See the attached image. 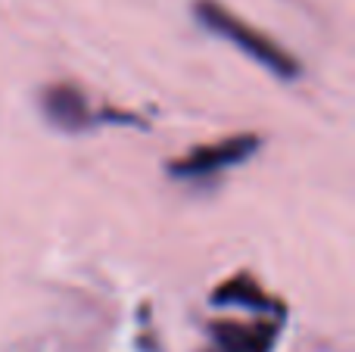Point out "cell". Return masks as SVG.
Here are the masks:
<instances>
[{
    "mask_svg": "<svg viewBox=\"0 0 355 352\" xmlns=\"http://www.w3.org/2000/svg\"><path fill=\"white\" fill-rule=\"evenodd\" d=\"M193 12L212 35L231 41L234 47H240L250 60H256L259 66H265L268 72L281 75V78H296V75H300V62H296L281 44H275L268 35L252 28V25L243 22L240 16L227 12L221 3H215V0H196Z\"/></svg>",
    "mask_w": 355,
    "mask_h": 352,
    "instance_id": "obj_1",
    "label": "cell"
},
{
    "mask_svg": "<svg viewBox=\"0 0 355 352\" xmlns=\"http://www.w3.org/2000/svg\"><path fill=\"white\" fill-rule=\"evenodd\" d=\"M256 150H259L256 134H234L218 143H209V147H196L193 153H187L184 159L175 162L172 172L178 178H206V175H215L221 168L246 162Z\"/></svg>",
    "mask_w": 355,
    "mask_h": 352,
    "instance_id": "obj_2",
    "label": "cell"
},
{
    "mask_svg": "<svg viewBox=\"0 0 355 352\" xmlns=\"http://www.w3.org/2000/svg\"><path fill=\"white\" fill-rule=\"evenodd\" d=\"M209 352H271L277 343L275 322H212Z\"/></svg>",
    "mask_w": 355,
    "mask_h": 352,
    "instance_id": "obj_3",
    "label": "cell"
},
{
    "mask_svg": "<svg viewBox=\"0 0 355 352\" xmlns=\"http://www.w3.org/2000/svg\"><path fill=\"white\" fill-rule=\"evenodd\" d=\"M44 112L50 122L66 131H81L87 125V100L69 85H56L44 91Z\"/></svg>",
    "mask_w": 355,
    "mask_h": 352,
    "instance_id": "obj_4",
    "label": "cell"
},
{
    "mask_svg": "<svg viewBox=\"0 0 355 352\" xmlns=\"http://www.w3.org/2000/svg\"><path fill=\"white\" fill-rule=\"evenodd\" d=\"M215 303L218 306H227V303H237V306H259V309H275L268 297L259 290L252 281L246 278H237V281H227L218 293H215Z\"/></svg>",
    "mask_w": 355,
    "mask_h": 352,
    "instance_id": "obj_5",
    "label": "cell"
}]
</instances>
